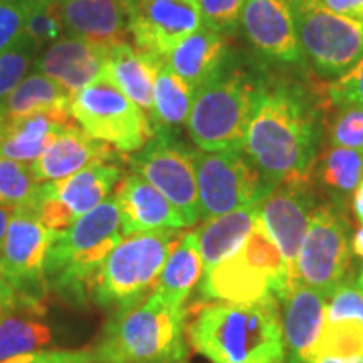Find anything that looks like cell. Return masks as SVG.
Returning <instances> with one entry per match:
<instances>
[{
  "mask_svg": "<svg viewBox=\"0 0 363 363\" xmlns=\"http://www.w3.org/2000/svg\"><path fill=\"white\" fill-rule=\"evenodd\" d=\"M293 286L278 246L257 222L238 252L206 271L201 294L212 301L251 303L267 296L281 301Z\"/></svg>",
  "mask_w": 363,
  "mask_h": 363,
  "instance_id": "52a82bcc",
  "label": "cell"
},
{
  "mask_svg": "<svg viewBox=\"0 0 363 363\" xmlns=\"http://www.w3.org/2000/svg\"><path fill=\"white\" fill-rule=\"evenodd\" d=\"M52 338L43 299L17 296L16 308L0 321V363L45 348Z\"/></svg>",
  "mask_w": 363,
  "mask_h": 363,
  "instance_id": "484cf974",
  "label": "cell"
},
{
  "mask_svg": "<svg viewBox=\"0 0 363 363\" xmlns=\"http://www.w3.org/2000/svg\"><path fill=\"white\" fill-rule=\"evenodd\" d=\"M194 167L202 220L261 202L274 190L254 169L242 150H194Z\"/></svg>",
  "mask_w": 363,
  "mask_h": 363,
  "instance_id": "9c48e42d",
  "label": "cell"
},
{
  "mask_svg": "<svg viewBox=\"0 0 363 363\" xmlns=\"http://www.w3.org/2000/svg\"><path fill=\"white\" fill-rule=\"evenodd\" d=\"M315 363H363V357H331V355H318Z\"/></svg>",
  "mask_w": 363,
  "mask_h": 363,
  "instance_id": "f6af8a7d",
  "label": "cell"
},
{
  "mask_svg": "<svg viewBox=\"0 0 363 363\" xmlns=\"http://www.w3.org/2000/svg\"><path fill=\"white\" fill-rule=\"evenodd\" d=\"M65 27L57 0H30L24 33L39 48L59 40Z\"/></svg>",
  "mask_w": 363,
  "mask_h": 363,
  "instance_id": "e575fe53",
  "label": "cell"
},
{
  "mask_svg": "<svg viewBox=\"0 0 363 363\" xmlns=\"http://www.w3.org/2000/svg\"><path fill=\"white\" fill-rule=\"evenodd\" d=\"M315 208L310 182L281 184L257 206V222L278 246L293 284H296L299 249Z\"/></svg>",
  "mask_w": 363,
  "mask_h": 363,
  "instance_id": "9a60e30c",
  "label": "cell"
},
{
  "mask_svg": "<svg viewBox=\"0 0 363 363\" xmlns=\"http://www.w3.org/2000/svg\"><path fill=\"white\" fill-rule=\"evenodd\" d=\"M30 0H0V52L24 33Z\"/></svg>",
  "mask_w": 363,
  "mask_h": 363,
  "instance_id": "ab89813d",
  "label": "cell"
},
{
  "mask_svg": "<svg viewBox=\"0 0 363 363\" xmlns=\"http://www.w3.org/2000/svg\"><path fill=\"white\" fill-rule=\"evenodd\" d=\"M2 363H99L93 350H52L33 352L9 358Z\"/></svg>",
  "mask_w": 363,
  "mask_h": 363,
  "instance_id": "60d3db41",
  "label": "cell"
},
{
  "mask_svg": "<svg viewBox=\"0 0 363 363\" xmlns=\"http://www.w3.org/2000/svg\"><path fill=\"white\" fill-rule=\"evenodd\" d=\"M201 26L199 0H143L128 17L136 48L162 59Z\"/></svg>",
  "mask_w": 363,
  "mask_h": 363,
  "instance_id": "2e32d148",
  "label": "cell"
},
{
  "mask_svg": "<svg viewBox=\"0 0 363 363\" xmlns=\"http://www.w3.org/2000/svg\"><path fill=\"white\" fill-rule=\"evenodd\" d=\"M257 206L259 202L203 220L195 234L206 271L220 264L244 246L257 224Z\"/></svg>",
  "mask_w": 363,
  "mask_h": 363,
  "instance_id": "4316f807",
  "label": "cell"
},
{
  "mask_svg": "<svg viewBox=\"0 0 363 363\" xmlns=\"http://www.w3.org/2000/svg\"><path fill=\"white\" fill-rule=\"evenodd\" d=\"M335 321H358L363 323V291L357 281H347L338 284L326 303L325 323Z\"/></svg>",
  "mask_w": 363,
  "mask_h": 363,
  "instance_id": "d590c367",
  "label": "cell"
},
{
  "mask_svg": "<svg viewBox=\"0 0 363 363\" xmlns=\"http://www.w3.org/2000/svg\"><path fill=\"white\" fill-rule=\"evenodd\" d=\"M163 59L125 43L111 44L104 61L103 78L116 86L143 111H152L158 67Z\"/></svg>",
  "mask_w": 363,
  "mask_h": 363,
  "instance_id": "7402d4cb",
  "label": "cell"
},
{
  "mask_svg": "<svg viewBox=\"0 0 363 363\" xmlns=\"http://www.w3.org/2000/svg\"><path fill=\"white\" fill-rule=\"evenodd\" d=\"M52 235L33 208H13L0 249V276L17 296L43 299L48 293L45 257Z\"/></svg>",
  "mask_w": 363,
  "mask_h": 363,
  "instance_id": "5bb4252c",
  "label": "cell"
},
{
  "mask_svg": "<svg viewBox=\"0 0 363 363\" xmlns=\"http://www.w3.org/2000/svg\"><path fill=\"white\" fill-rule=\"evenodd\" d=\"M71 101L72 96L65 86L43 72H35L17 84V88L4 101V108L9 121L21 120L35 113L72 116Z\"/></svg>",
  "mask_w": 363,
  "mask_h": 363,
  "instance_id": "f1b7e54d",
  "label": "cell"
},
{
  "mask_svg": "<svg viewBox=\"0 0 363 363\" xmlns=\"http://www.w3.org/2000/svg\"><path fill=\"white\" fill-rule=\"evenodd\" d=\"M67 30L101 44L125 43L128 17L118 0H57Z\"/></svg>",
  "mask_w": 363,
  "mask_h": 363,
  "instance_id": "603a6c76",
  "label": "cell"
},
{
  "mask_svg": "<svg viewBox=\"0 0 363 363\" xmlns=\"http://www.w3.org/2000/svg\"><path fill=\"white\" fill-rule=\"evenodd\" d=\"M330 142L333 147L363 150V108L338 106L330 125Z\"/></svg>",
  "mask_w": 363,
  "mask_h": 363,
  "instance_id": "74e56055",
  "label": "cell"
},
{
  "mask_svg": "<svg viewBox=\"0 0 363 363\" xmlns=\"http://www.w3.org/2000/svg\"><path fill=\"white\" fill-rule=\"evenodd\" d=\"M203 272L206 267L197 244V234H180L158 276L152 296L169 308H184Z\"/></svg>",
  "mask_w": 363,
  "mask_h": 363,
  "instance_id": "d4e9b609",
  "label": "cell"
},
{
  "mask_svg": "<svg viewBox=\"0 0 363 363\" xmlns=\"http://www.w3.org/2000/svg\"><path fill=\"white\" fill-rule=\"evenodd\" d=\"M321 4L340 16L363 21V0H321Z\"/></svg>",
  "mask_w": 363,
  "mask_h": 363,
  "instance_id": "b9f144b4",
  "label": "cell"
},
{
  "mask_svg": "<svg viewBox=\"0 0 363 363\" xmlns=\"http://www.w3.org/2000/svg\"><path fill=\"white\" fill-rule=\"evenodd\" d=\"M352 252L363 261V225L357 230L352 239Z\"/></svg>",
  "mask_w": 363,
  "mask_h": 363,
  "instance_id": "7dc6e473",
  "label": "cell"
},
{
  "mask_svg": "<svg viewBox=\"0 0 363 363\" xmlns=\"http://www.w3.org/2000/svg\"><path fill=\"white\" fill-rule=\"evenodd\" d=\"M111 158H115V148L111 145L93 138L72 121L59 131L51 147L30 163V170L34 179L44 184L65 179L93 163L110 162Z\"/></svg>",
  "mask_w": 363,
  "mask_h": 363,
  "instance_id": "44dd1931",
  "label": "cell"
},
{
  "mask_svg": "<svg viewBox=\"0 0 363 363\" xmlns=\"http://www.w3.org/2000/svg\"><path fill=\"white\" fill-rule=\"evenodd\" d=\"M299 45L320 78L337 79L363 57V21L340 16L321 0H288Z\"/></svg>",
  "mask_w": 363,
  "mask_h": 363,
  "instance_id": "ba28073f",
  "label": "cell"
},
{
  "mask_svg": "<svg viewBox=\"0 0 363 363\" xmlns=\"http://www.w3.org/2000/svg\"><path fill=\"white\" fill-rule=\"evenodd\" d=\"M229 54L224 35L201 26L194 34L182 40L165 61L185 83L197 91L214 78Z\"/></svg>",
  "mask_w": 363,
  "mask_h": 363,
  "instance_id": "cb8c5ba5",
  "label": "cell"
},
{
  "mask_svg": "<svg viewBox=\"0 0 363 363\" xmlns=\"http://www.w3.org/2000/svg\"><path fill=\"white\" fill-rule=\"evenodd\" d=\"M266 83L261 67L240 65L229 54L214 78L195 91L187 120L195 147L202 152L242 150Z\"/></svg>",
  "mask_w": 363,
  "mask_h": 363,
  "instance_id": "3957f363",
  "label": "cell"
},
{
  "mask_svg": "<svg viewBox=\"0 0 363 363\" xmlns=\"http://www.w3.org/2000/svg\"><path fill=\"white\" fill-rule=\"evenodd\" d=\"M115 201L123 235L187 227L169 199L138 174L120 180Z\"/></svg>",
  "mask_w": 363,
  "mask_h": 363,
  "instance_id": "d6986e66",
  "label": "cell"
},
{
  "mask_svg": "<svg viewBox=\"0 0 363 363\" xmlns=\"http://www.w3.org/2000/svg\"><path fill=\"white\" fill-rule=\"evenodd\" d=\"M38 49L39 45L26 33H22L0 52V103L6 101L9 94L24 79Z\"/></svg>",
  "mask_w": 363,
  "mask_h": 363,
  "instance_id": "d6a6232c",
  "label": "cell"
},
{
  "mask_svg": "<svg viewBox=\"0 0 363 363\" xmlns=\"http://www.w3.org/2000/svg\"><path fill=\"white\" fill-rule=\"evenodd\" d=\"M39 189L29 163L0 157V207L33 208Z\"/></svg>",
  "mask_w": 363,
  "mask_h": 363,
  "instance_id": "1f68e13d",
  "label": "cell"
},
{
  "mask_svg": "<svg viewBox=\"0 0 363 363\" xmlns=\"http://www.w3.org/2000/svg\"><path fill=\"white\" fill-rule=\"evenodd\" d=\"M121 239L120 212L110 195L66 230L54 233L45 257L48 291L74 305L91 299L99 267Z\"/></svg>",
  "mask_w": 363,
  "mask_h": 363,
  "instance_id": "277c9868",
  "label": "cell"
},
{
  "mask_svg": "<svg viewBox=\"0 0 363 363\" xmlns=\"http://www.w3.org/2000/svg\"><path fill=\"white\" fill-rule=\"evenodd\" d=\"M9 126V118L6 113V108H4V103H0V138H2L4 133H6Z\"/></svg>",
  "mask_w": 363,
  "mask_h": 363,
  "instance_id": "681fc988",
  "label": "cell"
},
{
  "mask_svg": "<svg viewBox=\"0 0 363 363\" xmlns=\"http://www.w3.org/2000/svg\"><path fill=\"white\" fill-rule=\"evenodd\" d=\"M326 96L333 106H357L363 108V57L345 72L333 79L326 88Z\"/></svg>",
  "mask_w": 363,
  "mask_h": 363,
  "instance_id": "f35d334b",
  "label": "cell"
},
{
  "mask_svg": "<svg viewBox=\"0 0 363 363\" xmlns=\"http://www.w3.org/2000/svg\"><path fill=\"white\" fill-rule=\"evenodd\" d=\"M350 254L347 219L330 206L316 207L298 254L296 283L330 298L347 276Z\"/></svg>",
  "mask_w": 363,
  "mask_h": 363,
  "instance_id": "7c38bea8",
  "label": "cell"
},
{
  "mask_svg": "<svg viewBox=\"0 0 363 363\" xmlns=\"http://www.w3.org/2000/svg\"><path fill=\"white\" fill-rule=\"evenodd\" d=\"M195 89L185 83L163 59L158 67L153 93V108L150 111V125L153 130L179 126L187 123L192 110Z\"/></svg>",
  "mask_w": 363,
  "mask_h": 363,
  "instance_id": "f546056e",
  "label": "cell"
},
{
  "mask_svg": "<svg viewBox=\"0 0 363 363\" xmlns=\"http://www.w3.org/2000/svg\"><path fill=\"white\" fill-rule=\"evenodd\" d=\"M318 145V113L310 93L299 84L267 78L242 145L254 169L274 189L310 182Z\"/></svg>",
  "mask_w": 363,
  "mask_h": 363,
  "instance_id": "6da1fadb",
  "label": "cell"
},
{
  "mask_svg": "<svg viewBox=\"0 0 363 363\" xmlns=\"http://www.w3.org/2000/svg\"><path fill=\"white\" fill-rule=\"evenodd\" d=\"M240 26L254 52L274 65L305 66L288 0H244Z\"/></svg>",
  "mask_w": 363,
  "mask_h": 363,
  "instance_id": "e0dca14e",
  "label": "cell"
},
{
  "mask_svg": "<svg viewBox=\"0 0 363 363\" xmlns=\"http://www.w3.org/2000/svg\"><path fill=\"white\" fill-rule=\"evenodd\" d=\"M17 305V293L11 288V284L0 276V321L6 318Z\"/></svg>",
  "mask_w": 363,
  "mask_h": 363,
  "instance_id": "7bdbcfd3",
  "label": "cell"
},
{
  "mask_svg": "<svg viewBox=\"0 0 363 363\" xmlns=\"http://www.w3.org/2000/svg\"><path fill=\"white\" fill-rule=\"evenodd\" d=\"M71 115L86 133L120 153L138 152L152 136L142 108L103 76L72 96Z\"/></svg>",
  "mask_w": 363,
  "mask_h": 363,
  "instance_id": "30bf717a",
  "label": "cell"
},
{
  "mask_svg": "<svg viewBox=\"0 0 363 363\" xmlns=\"http://www.w3.org/2000/svg\"><path fill=\"white\" fill-rule=\"evenodd\" d=\"M202 26L220 35H233L240 26L244 0H199Z\"/></svg>",
  "mask_w": 363,
  "mask_h": 363,
  "instance_id": "8d00e7d4",
  "label": "cell"
},
{
  "mask_svg": "<svg viewBox=\"0 0 363 363\" xmlns=\"http://www.w3.org/2000/svg\"><path fill=\"white\" fill-rule=\"evenodd\" d=\"M121 180L120 167L98 162L69 177L40 184L33 211L52 233H61L110 197Z\"/></svg>",
  "mask_w": 363,
  "mask_h": 363,
  "instance_id": "4fadbf2b",
  "label": "cell"
},
{
  "mask_svg": "<svg viewBox=\"0 0 363 363\" xmlns=\"http://www.w3.org/2000/svg\"><path fill=\"white\" fill-rule=\"evenodd\" d=\"M128 162L135 174L169 199L185 225L192 227L201 220L194 150L179 142L170 130H153L148 142Z\"/></svg>",
  "mask_w": 363,
  "mask_h": 363,
  "instance_id": "8fae6325",
  "label": "cell"
},
{
  "mask_svg": "<svg viewBox=\"0 0 363 363\" xmlns=\"http://www.w3.org/2000/svg\"><path fill=\"white\" fill-rule=\"evenodd\" d=\"M352 211H353V216H355V219L363 225V180L355 189V192H353Z\"/></svg>",
  "mask_w": 363,
  "mask_h": 363,
  "instance_id": "ee69618b",
  "label": "cell"
},
{
  "mask_svg": "<svg viewBox=\"0 0 363 363\" xmlns=\"http://www.w3.org/2000/svg\"><path fill=\"white\" fill-rule=\"evenodd\" d=\"M316 167L323 187L333 194L335 199H342L355 192L363 180V150L331 145L323 155L316 158L315 169Z\"/></svg>",
  "mask_w": 363,
  "mask_h": 363,
  "instance_id": "4dcf8cb0",
  "label": "cell"
},
{
  "mask_svg": "<svg viewBox=\"0 0 363 363\" xmlns=\"http://www.w3.org/2000/svg\"><path fill=\"white\" fill-rule=\"evenodd\" d=\"M357 284L360 286V289L363 291V271L360 272V276H358V279H357Z\"/></svg>",
  "mask_w": 363,
  "mask_h": 363,
  "instance_id": "f907efd6",
  "label": "cell"
},
{
  "mask_svg": "<svg viewBox=\"0 0 363 363\" xmlns=\"http://www.w3.org/2000/svg\"><path fill=\"white\" fill-rule=\"evenodd\" d=\"M72 121V116L56 113H35L9 121L6 133L0 138V157L30 165L51 147L59 131Z\"/></svg>",
  "mask_w": 363,
  "mask_h": 363,
  "instance_id": "83f0119b",
  "label": "cell"
},
{
  "mask_svg": "<svg viewBox=\"0 0 363 363\" xmlns=\"http://www.w3.org/2000/svg\"><path fill=\"white\" fill-rule=\"evenodd\" d=\"M194 350L212 363H286L279 299L214 301L187 326Z\"/></svg>",
  "mask_w": 363,
  "mask_h": 363,
  "instance_id": "7a4b0ae2",
  "label": "cell"
},
{
  "mask_svg": "<svg viewBox=\"0 0 363 363\" xmlns=\"http://www.w3.org/2000/svg\"><path fill=\"white\" fill-rule=\"evenodd\" d=\"M279 303L286 363H315L328 298L296 283Z\"/></svg>",
  "mask_w": 363,
  "mask_h": 363,
  "instance_id": "ac0fdd59",
  "label": "cell"
},
{
  "mask_svg": "<svg viewBox=\"0 0 363 363\" xmlns=\"http://www.w3.org/2000/svg\"><path fill=\"white\" fill-rule=\"evenodd\" d=\"M143 0H118V4H120L121 9H123L126 17H130L131 13H133L136 9H138L140 4H142Z\"/></svg>",
  "mask_w": 363,
  "mask_h": 363,
  "instance_id": "c3c4849f",
  "label": "cell"
},
{
  "mask_svg": "<svg viewBox=\"0 0 363 363\" xmlns=\"http://www.w3.org/2000/svg\"><path fill=\"white\" fill-rule=\"evenodd\" d=\"M108 48V44L94 43L78 35L59 39L35 61V67L43 74L56 79L69 91L71 96H74L86 86L101 78Z\"/></svg>",
  "mask_w": 363,
  "mask_h": 363,
  "instance_id": "ffe728a7",
  "label": "cell"
},
{
  "mask_svg": "<svg viewBox=\"0 0 363 363\" xmlns=\"http://www.w3.org/2000/svg\"><path fill=\"white\" fill-rule=\"evenodd\" d=\"M185 310L150 294L113 311L93 348L99 363H177L185 357Z\"/></svg>",
  "mask_w": 363,
  "mask_h": 363,
  "instance_id": "5b68a950",
  "label": "cell"
},
{
  "mask_svg": "<svg viewBox=\"0 0 363 363\" xmlns=\"http://www.w3.org/2000/svg\"><path fill=\"white\" fill-rule=\"evenodd\" d=\"M12 212H13V208H9V207H0V249H2L4 238H6L7 225H9V220H11Z\"/></svg>",
  "mask_w": 363,
  "mask_h": 363,
  "instance_id": "bcb514c9",
  "label": "cell"
},
{
  "mask_svg": "<svg viewBox=\"0 0 363 363\" xmlns=\"http://www.w3.org/2000/svg\"><path fill=\"white\" fill-rule=\"evenodd\" d=\"M318 355L363 357V323L358 321L325 323L318 342Z\"/></svg>",
  "mask_w": 363,
  "mask_h": 363,
  "instance_id": "836d02e7",
  "label": "cell"
},
{
  "mask_svg": "<svg viewBox=\"0 0 363 363\" xmlns=\"http://www.w3.org/2000/svg\"><path fill=\"white\" fill-rule=\"evenodd\" d=\"M179 238L175 229L126 235L103 261L91 299L115 311L142 301L155 288Z\"/></svg>",
  "mask_w": 363,
  "mask_h": 363,
  "instance_id": "8992f818",
  "label": "cell"
}]
</instances>
